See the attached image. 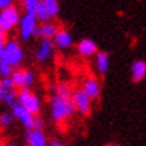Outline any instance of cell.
Masks as SVG:
<instances>
[{
	"label": "cell",
	"mask_w": 146,
	"mask_h": 146,
	"mask_svg": "<svg viewBox=\"0 0 146 146\" xmlns=\"http://www.w3.org/2000/svg\"><path fill=\"white\" fill-rule=\"evenodd\" d=\"M72 97L58 96L54 92L49 97V115L55 124H64L76 115V109L73 106Z\"/></svg>",
	"instance_id": "obj_1"
},
{
	"label": "cell",
	"mask_w": 146,
	"mask_h": 146,
	"mask_svg": "<svg viewBox=\"0 0 146 146\" xmlns=\"http://www.w3.org/2000/svg\"><path fill=\"white\" fill-rule=\"evenodd\" d=\"M0 60L8 63L12 69H18L24 60V49L21 48V45L17 40L11 39V40H8L5 43V48H3L2 55H0Z\"/></svg>",
	"instance_id": "obj_2"
},
{
	"label": "cell",
	"mask_w": 146,
	"mask_h": 146,
	"mask_svg": "<svg viewBox=\"0 0 146 146\" xmlns=\"http://www.w3.org/2000/svg\"><path fill=\"white\" fill-rule=\"evenodd\" d=\"M17 103L21 104L24 109H27L30 113L33 115H39L42 110V102L39 96L31 90H19L18 96H17Z\"/></svg>",
	"instance_id": "obj_3"
},
{
	"label": "cell",
	"mask_w": 146,
	"mask_h": 146,
	"mask_svg": "<svg viewBox=\"0 0 146 146\" xmlns=\"http://www.w3.org/2000/svg\"><path fill=\"white\" fill-rule=\"evenodd\" d=\"M73 106L76 109V113L82 118H88L92 112V102L91 98L85 94L82 88H75L73 90V97H72Z\"/></svg>",
	"instance_id": "obj_4"
},
{
	"label": "cell",
	"mask_w": 146,
	"mask_h": 146,
	"mask_svg": "<svg viewBox=\"0 0 146 146\" xmlns=\"http://www.w3.org/2000/svg\"><path fill=\"white\" fill-rule=\"evenodd\" d=\"M19 21H21V15L17 6H11L0 12V30L3 33H9L11 30H14L17 25H19Z\"/></svg>",
	"instance_id": "obj_5"
},
{
	"label": "cell",
	"mask_w": 146,
	"mask_h": 146,
	"mask_svg": "<svg viewBox=\"0 0 146 146\" xmlns=\"http://www.w3.org/2000/svg\"><path fill=\"white\" fill-rule=\"evenodd\" d=\"M55 54V45L54 40H49V39H40L36 52H35V58L39 64H46L49 63Z\"/></svg>",
	"instance_id": "obj_6"
},
{
	"label": "cell",
	"mask_w": 146,
	"mask_h": 146,
	"mask_svg": "<svg viewBox=\"0 0 146 146\" xmlns=\"http://www.w3.org/2000/svg\"><path fill=\"white\" fill-rule=\"evenodd\" d=\"M12 79H14L15 87L18 90H30L36 82L35 73H33L31 70H29V69H21V67L14 70Z\"/></svg>",
	"instance_id": "obj_7"
},
{
	"label": "cell",
	"mask_w": 146,
	"mask_h": 146,
	"mask_svg": "<svg viewBox=\"0 0 146 146\" xmlns=\"http://www.w3.org/2000/svg\"><path fill=\"white\" fill-rule=\"evenodd\" d=\"M19 39L24 42H27L30 37H33L37 25V18L33 14H25L24 17H21V21H19Z\"/></svg>",
	"instance_id": "obj_8"
},
{
	"label": "cell",
	"mask_w": 146,
	"mask_h": 146,
	"mask_svg": "<svg viewBox=\"0 0 146 146\" xmlns=\"http://www.w3.org/2000/svg\"><path fill=\"white\" fill-rule=\"evenodd\" d=\"M11 112H12V115H14V118L17 119V121L23 125L24 128H27V131L33 130V124H35V115L30 113V112L27 109H24L21 104H12L11 106Z\"/></svg>",
	"instance_id": "obj_9"
},
{
	"label": "cell",
	"mask_w": 146,
	"mask_h": 146,
	"mask_svg": "<svg viewBox=\"0 0 146 146\" xmlns=\"http://www.w3.org/2000/svg\"><path fill=\"white\" fill-rule=\"evenodd\" d=\"M81 88L85 91V94H87L92 102H97L102 96V84L98 81V78H96V76L84 78Z\"/></svg>",
	"instance_id": "obj_10"
},
{
	"label": "cell",
	"mask_w": 146,
	"mask_h": 146,
	"mask_svg": "<svg viewBox=\"0 0 146 146\" xmlns=\"http://www.w3.org/2000/svg\"><path fill=\"white\" fill-rule=\"evenodd\" d=\"M76 51L78 54L84 57V58H91V57H96L98 54V48H97V43L92 40V39H81L76 45Z\"/></svg>",
	"instance_id": "obj_11"
},
{
	"label": "cell",
	"mask_w": 146,
	"mask_h": 146,
	"mask_svg": "<svg viewBox=\"0 0 146 146\" xmlns=\"http://www.w3.org/2000/svg\"><path fill=\"white\" fill-rule=\"evenodd\" d=\"M54 45L55 48L61 49V51H67L73 46V36L69 30L66 29H60L57 36L54 37Z\"/></svg>",
	"instance_id": "obj_12"
},
{
	"label": "cell",
	"mask_w": 146,
	"mask_h": 146,
	"mask_svg": "<svg viewBox=\"0 0 146 146\" xmlns=\"http://www.w3.org/2000/svg\"><path fill=\"white\" fill-rule=\"evenodd\" d=\"M27 146H49V140L43 130H30L25 134Z\"/></svg>",
	"instance_id": "obj_13"
},
{
	"label": "cell",
	"mask_w": 146,
	"mask_h": 146,
	"mask_svg": "<svg viewBox=\"0 0 146 146\" xmlns=\"http://www.w3.org/2000/svg\"><path fill=\"white\" fill-rule=\"evenodd\" d=\"M130 75H131V81L134 84H139L143 81L146 78V61L145 60H134L131 63Z\"/></svg>",
	"instance_id": "obj_14"
},
{
	"label": "cell",
	"mask_w": 146,
	"mask_h": 146,
	"mask_svg": "<svg viewBox=\"0 0 146 146\" xmlns=\"http://www.w3.org/2000/svg\"><path fill=\"white\" fill-rule=\"evenodd\" d=\"M94 66L98 75H106L109 72L110 66V55L106 51H98V54L94 57Z\"/></svg>",
	"instance_id": "obj_15"
},
{
	"label": "cell",
	"mask_w": 146,
	"mask_h": 146,
	"mask_svg": "<svg viewBox=\"0 0 146 146\" xmlns=\"http://www.w3.org/2000/svg\"><path fill=\"white\" fill-rule=\"evenodd\" d=\"M39 30H40V39H49V40H54V37L57 36L58 33V25L54 24V23H43L40 27H39Z\"/></svg>",
	"instance_id": "obj_16"
},
{
	"label": "cell",
	"mask_w": 146,
	"mask_h": 146,
	"mask_svg": "<svg viewBox=\"0 0 146 146\" xmlns=\"http://www.w3.org/2000/svg\"><path fill=\"white\" fill-rule=\"evenodd\" d=\"M35 15H36V18H37V21H40L42 24H43V23H49L51 19H52V15L49 14V11L46 9V6H45V3L42 2V0H40V2H39V5H37Z\"/></svg>",
	"instance_id": "obj_17"
},
{
	"label": "cell",
	"mask_w": 146,
	"mask_h": 146,
	"mask_svg": "<svg viewBox=\"0 0 146 146\" xmlns=\"http://www.w3.org/2000/svg\"><path fill=\"white\" fill-rule=\"evenodd\" d=\"M17 96H18V92L15 90H6V88H3L2 91H0V102L5 103V104H8L11 108L12 104L17 103Z\"/></svg>",
	"instance_id": "obj_18"
},
{
	"label": "cell",
	"mask_w": 146,
	"mask_h": 146,
	"mask_svg": "<svg viewBox=\"0 0 146 146\" xmlns=\"http://www.w3.org/2000/svg\"><path fill=\"white\" fill-rule=\"evenodd\" d=\"M14 115L12 112H2L0 113V128H9L14 122Z\"/></svg>",
	"instance_id": "obj_19"
},
{
	"label": "cell",
	"mask_w": 146,
	"mask_h": 146,
	"mask_svg": "<svg viewBox=\"0 0 146 146\" xmlns=\"http://www.w3.org/2000/svg\"><path fill=\"white\" fill-rule=\"evenodd\" d=\"M42 2L45 3L46 9L49 11V14L52 15V18L58 15V12H60V5H58V0H42Z\"/></svg>",
	"instance_id": "obj_20"
},
{
	"label": "cell",
	"mask_w": 146,
	"mask_h": 146,
	"mask_svg": "<svg viewBox=\"0 0 146 146\" xmlns=\"http://www.w3.org/2000/svg\"><path fill=\"white\" fill-rule=\"evenodd\" d=\"M14 70L8 63H5L3 60H0V76L2 78H11L12 75H14Z\"/></svg>",
	"instance_id": "obj_21"
},
{
	"label": "cell",
	"mask_w": 146,
	"mask_h": 146,
	"mask_svg": "<svg viewBox=\"0 0 146 146\" xmlns=\"http://www.w3.org/2000/svg\"><path fill=\"white\" fill-rule=\"evenodd\" d=\"M39 2H40V0H23L24 9H25V14H33V15H35V12H36V8H37Z\"/></svg>",
	"instance_id": "obj_22"
},
{
	"label": "cell",
	"mask_w": 146,
	"mask_h": 146,
	"mask_svg": "<svg viewBox=\"0 0 146 146\" xmlns=\"http://www.w3.org/2000/svg\"><path fill=\"white\" fill-rule=\"evenodd\" d=\"M3 88H6V90H15L17 88L12 76L11 78H3Z\"/></svg>",
	"instance_id": "obj_23"
},
{
	"label": "cell",
	"mask_w": 146,
	"mask_h": 146,
	"mask_svg": "<svg viewBox=\"0 0 146 146\" xmlns=\"http://www.w3.org/2000/svg\"><path fill=\"white\" fill-rule=\"evenodd\" d=\"M33 130H43V119H42L40 116H39V115H36V118H35Z\"/></svg>",
	"instance_id": "obj_24"
},
{
	"label": "cell",
	"mask_w": 146,
	"mask_h": 146,
	"mask_svg": "<svg viewBox=\"0 0 146 146\" xmlns=\"http://www.w3.org/2000/svg\"><path fill=\"white\" fill-rule=\"evenodd\" d=\"M12 3H14V0H0V9L5 11V9L11 8V6H14Z\"/></svg>",
	"instance_id": "obj_25"
},
{
	"label": "cell",
	"mask_w": 146,
	"mask_h": 146,
	"mask_svg": "<svg viewBox=\"0 0 146 146\" xmlns=\"http://www.w3.org/2000/svg\"><path fill=\"white\" fill-rule=\"evenodd\" d=\"M49 146H67V145H64L61 140H58V139H52L49 142Z\"/></svg>",
	"instance_id": "obj_26"
},
{
	"label": "cell",
	"mask_w": 146,
	"mask_h": 146,
	"mask_svg": "<svg viewBox=\"0 0 146 146\" xmlns=\"http://www.w3.org/2000/svg\"><path fill=\"white\" fill-rule=\"evenodd\" d=\"M3 146H19V143H18V142H15V140H8Z\"/></svg>",
	"instance_id": "obj_27"
},
{
	"label": "cell",
	"mask_w": 146,
	"mask_h": 146,
	"mask_svg": "<svg viewBox=\"0 0 146 146\" xmlns=\"http://www.w3.org/2000/svg\"><path fill=\"white\" fill-rule=\"evenodd\" d=\"M2 90H3V78L0 76V91H2Z\"/></svg>",
	"instance_id": "obj_28"
},
{
	"label": "cell",
	"mask_w": 146,
	"mask_h": 146,
	"mask_svg": "<svg viewBox=\"0 0 146 146\" xmlns=\"http://www.w3.org/2000/svg\"><path fill=\"white\" fill-rule=\"evenodd\" d=\"M0 39H5V33L2 30H0Z\"/></svg>",
	"instance_id": "obj_29"
},
{
	"label": "cell",
	"mask_w": 146,
	"mask_h": 146,
	"mask_svg": "<svg viewBox=\"0 0 146 146\" xmlns=\"http://www.w3.org/2000/svg\"><path fill=\"white\" fill-rule=\"evenodd\" d=\"M108 146H118V145H108Z\"/></svg>",
	"instance_id": "obj_30"
}]
</instances>
